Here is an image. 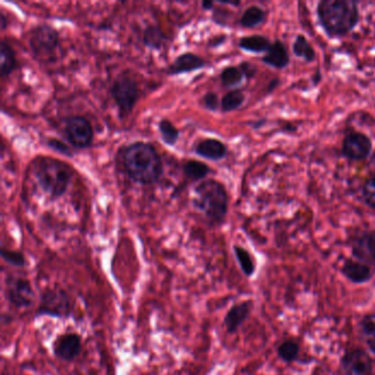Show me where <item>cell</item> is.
<instances>
[{
	"mask_svg": "<svg viewBox=\"0 0 375 375\" xmlns=\"http://www.w3.org/2000/svg\"><path fill=\"white\" fill-rule=\"evenodd\" d=\"M124 162L130 179L140 184L155 183L163 173V165L157 150L143 142L130 144L124 151Z\"/></svg>",
	"mask_w": 375,
	"mask_h": 375,
	"instance_id": "1",
	"label": "cell"
},
{
	"mask_svg": "<svg viewBox=\"0 0 375 375\" xmlns=\"http://www.w3.org/2000/svg\"><path fill=\"white\" fill-rule=\"evenodd\" d=\"M319 21L329 37H343L359 23V8L350 0H323L317 8Z\"/></svg>",
	"mask_w": 375,
	"mask_h": 375,
	"instance_id": "2",
	"label": "cell"
},
{
	"mask_svg": "<svg viewBox=\"0 0 375 375\" xmlns=\"http://www.w3.org/2000/svg\"><path fill=\"white\" fill-rule=\"evenodd\" d=\"M193 204L197 209L203 211L209 220L215 224H220L228 211L226 189L215 179L201 181L194 189Z\"/></svg>",
	"mask_w": 375,
	"mask_h": 375,
	"instance_id": "3",
	"label": "cell"
},
{
	"mask_svg": "<svg viewBox=\"0 0 375 375\" xmlns=\"http://www.w3.org/2000/svg\"><path fill=\"white\" fill-rule=\"evenodd\" d=\"M35 174L41 189L52 198L62 196L72 179L71 167L66 163L49 157L35 161Z\"/></svg>",
	"mask_w": 375,
	"mask_h": 375,
	"instance_id": "4",
	"label": "cell"
},
{
	"mask_svg": "<svg viewBox=\"0 0 375 375\" xmlns=\"http://www.w3.org/2000/svg\"><path fill=\"white\" fill-rule=\"evenodd\" d=\"M72 298L60 287L47 288L43 292L39 305V314L53 316V317H67L72 313Z\"/></svg>",
	"mask_w": 375,
	"mask_h": 375,
	"instance_id": "5",
	"label": "cell"
},
{
	"mask_svg": "<svg viewBox=\"0 0 375 375\" xmlns=\"http://www.w3.org/2000/svg\"><path fill=\"white\" fill-rule=\"evenodd\" d=\"M112 95L121 112H130L139 100V86L133 78L121 75L112 84Z\"/></svg>",
	"mask_w": 375,
	"mask_h": 375,
	"instance_id": "6",
	"label": "cell"
},
{
	"mask_svg": "<svg viewBox=\"0 0 375 375\" xmlns=\"http://www.w3.org/2000/svg\"><path fill=\"white\" fill-rule=\"evenodd\" d=\"M6 296L18 309L30 307L35 303V293L30 281L20 276L6 278Z\"/></svg>",
	"mask_w": 375,
	"mask_h": 375,
	"instance_id": "7",
	"label": "cell"
},
{
	"mask_svg": "<svg viewBox=\"0 0 375 375\" xmlns=\"http://www.w3.org/2000/svg\"><path fill=\"white\" fill-rule=\"evenodd\" d=\"M65 136L73 147L84 149L92 143L94 131L86 118L74 116L67 118L65 122Z\"/></svg>",
	"mask_w": 375,
	"mask_h": 375,
	"instance_id": "8",
	"label": "cell"
},
{
	"mask_svg": "<svg viewBox=\"0 0 375 375\" xmlns=\"http://www.w3.org/2000/svg\"><path fill=\"white\" fill-rule=\"evenodd\" d=\"M345 375H373V361L367 351L353 349L347 351L340 361Z\"/></svg>",
	"mask_w": 375,
	"mask_h": 375,
	"instance_id": "9",
	"label": "cell"
},
{
	"mask_svg": "<svg viewBox=\"0 0 375 375\" xmlns=\"http://www.w3.org/2000/svg\"><path fill=\"white\" fill-rule=\"evenodd\" d=\"M59 45V33L50 25H39L30 37V47L37 56L51 55Z\"/></svg>",
	"mask_w": 375,
	"mask_h": 375,
	"instance_id": "10",
	"label": "cell"
},
{
	"mask_svg": "<svg viewBox=\"0 0 375 375\" xmlns=\"http://www.w3.org/2000/svg\"><path fill=\"white\" fill-rule=\"evenodd\" d=\"M353 258L375 270V232H363L355 234L350 242Z\"/></svg>",
	"mask_w": 375,
	"mask_h": 375,
	"instance_id": "11",
	"label": "cell"
},
{
	"mask_svg": "<svg viewBox=\"0 0 375 375\" xmlns=\"http://www.w3.org/2000/svg\"><path fill=\"white\" fill-rule=\"evenodd\" d=\"M372 143L364 134L351 132L343 140V153L352 161H362L370 155Z\"/></svg>",
	"mask_w": 375,
	"mask_h": 375,
	"instance_id": "12",
	"label": "cell"
},
{
	"mask_svg": "<svg viewBox=\"0 0 375 375\" xmlns=\"http://www.w3.org/2000/svg\"><path fill=\"white\" fill-rule=\"evenodd\" d=\"M82 337L78 333H67L57 337L53 345V351L57 358L71 362L82 352Z\"/></svg>",
	"mask_w": 375,
	"mask_h": 375,
	"instance_id": "13",
	"label": "cell"
},
{
	"mask_svg": "<svg viewBox=\"0 0 375 375\" xmlns=\"http://www.w3.org/2000/svg\"><path fill=\"white\" fill-rule=\"evenodd\" d=\"M341 273L353 284H364L372 280L374 268L355 258H347L341 266Z\"/></svg>",
	"mask_w": 375,
	"mask_h": 375,
	"instance_id": "14",
	"label": "cell"
},
{
	"mask_svg": "<svg viewBox=\"0 0 375 375\" xmlns=\"http://www.w3.org/2000/svg\"><path fill=\"white\" fill-rule=\"evenodd\" d=\"M254 303L251 301L240 302L232 306L225 316L224 323L227 333H234L244 325L251 315Z\"/></svg>",
	"mask_w": 375,
	"mask_h": 375,
	"instance_id": "15",
	"label": "cell"
},
{
	"mask_svg": "<svg viewBox=\"0 0 375 375\" xmlns=\"http://www.w3.org/2000/svg\"><path fill=\"white\" fill-rule=\"evenodd\" d=\"M206 65L204 59H201L194 53H183L175 59L174 62L167 67V73L169 75L183 74V73L193 72L199 70Z\"/></svg>",
	"mask_w": 375,
	"mask_h": 375,
	"instance_id": "16",
	"label": "cell"
},
{
	"mask_svg": "<svg viewBox=\"0 0 375 375\" xmlns=\"http://www.w3.org/2000/svg\"><path fill=\"white\" fill-rule=\"evenodd\" d=\"M195 152L199 157L213 160V161H219L226 157L227 147L219 140L205 139L197 144Z\"/></svg>",
	"mask_w": 375,
	"mask_h": 375,
	"instance_id": "17",
	"label": "cell"
},
{
	"mask_svg": "<svg viewBox=\"0 0 375 375\" xmlns=\"http://www.w3.org/2000/svg\"><path fill=\"white\" fill-rule=\"evenodd\" d=\"M262 61L266 64L275 67V69H284L290 63V54H288L285 45L281 41H275L273 44H271Z\"/></svg>",
	"mask_w": 375,
	"mask_h": 375,
	"instance_id": "18",
	"label": "cell"
},
{
	"mask_svg": "<svg viewBox=\"0 0 375 375\" xmlns=\"http://www.w3.org/2000/svg\"><path fill=\"white\" fill-rule=\"evenodd\" d=\"M358 333L361 340L375 352V313L363 316L359 321Z\"/></svg>",
	"mask_w": 375,
	"mask_h": 375,
	"instance_id": "19",
	"label": "cell"
},
{
	"mask_svg": "<svg viewBox=\"0 0 375 375\" xmlns=\"http://www.w3.org/2000/svg\"><path fill=\"white\" fill-rule=\"evenodd\" d=\"M16 67H17V60H16L15 51L13 50L11 44L3 41L0 45V73H1V76L6 78L8 75H11Z\"/></svg>",
	"mask_w": 375,
	"mask_h": 375,
	"instance_id": "20",
	"label": "cell"
},
{
	"mask_svg": "<svg viewBox=\"0 0 375 375\" xmlns=\"http://www.w3.org/2000/svg\"><path fill=\"white\" fill-rule=\"evenodd\" d=\"M301 353V345L294 339H285L278 347V358L283 362L293 363L297 360Z\"/></svg>",
	"mask_w": 375,
	"mask_h": 375,
	"instance_id": "21",
	"label": "cell"
},
{
	"mask_svg": "<svg viewBox=\"0 0 375 375\" xmlns=\"http://www.w3.org/2000/svg\"><path fill=\"white\" fill-rule=\"evenodd\" d=\"M239 47L249 52L261 53L268 52V49L271 47V43L262 35H252V37H242Z\"/></svg>",
	"mask_w": 375,
	"mask_h": 375,
	"instance_id": "22",
	"label": "cell"
},
{
	"mask_svg": "<svg viewBox=\"0 0 375 375\" xmlns=\"http://www.w3.org/2000/svg\"><path fill=\"white\" fill-rule=\"evenodd\" d=\"M234 256H236L237 261H238L242 271L244 272V275L250 276L254 275L256 273V262H254V258L251 254H249L248 250L242 248L240 246H234Z\"/></svg>",
	"mask_w": 375,
	"mask_h": 375,
	"instance_id": "23",
	"label": "cell"
},
{
	"mask_svg": "<svg viewBox=\"0 0 375 375\" xmlns=\"http://www.w3.org/2000/svg\"><path fill=\"white\" fill-rule=\"evenodd\" d=\"M266 11L262 8L252 6L244 11L240 19V25L244 28H256L266 21Z\"/></svg>",
	"mask_w": 375,
	"mask_h": 375,
	"instance_id": "24",
	"label": "cell"
},
{
	"mask_svg": "<svg viewBox=\"0 0 375 375\" xmlns=\"http://www.w3.org/2000/svg\"><path fill=\"white\" fill-rule=\"evenodd\" d=\"M165 40L167 35L162 32L161 29L157 25H149L144 31L143 42L150 49L159 50Z\"/></svg>",
	"mask_w": 375,
	"mask_h": 375,
	"instance_id": "25",
	"label": "cell"
},
{
	"mask_svg": "<svg viewBox=\"0 0 375 375\" xmlns=\"http://www.w3.org/2000/svg\"><path fill=\"white\" fill-rule=\"evenodd\" d=\"M293 51L296 56L302 57L307 62H313L316 59L315 50L311 43L304 35H298L293 45Z\"/></svg>",
	"mask_w": 375,
	"mask_h": 375,
	"instance_id": "26",
	"label": "cell"
},
{
	"mask_svg": "<svg viewBox=\"0 0 375 375\" xmlns=\"http://www.w3.org/2000/svg\"><path fill=\"white\" fill-rule=\"evenodd\" d=\"M183 169H184L185 175L194 181L205 179L210 173L208 165L199 161H187Z\"/></svg>",
	"mask_w": 375,
	"mask_h": 375,
	"instance_id": "27",
	"label": "cell"
},
{
	"mask_svg": "<svg viewBox=\"0 0 375 375\" xmlns=\"http://www.w3.org/2000/svg\"><path fill=\"white\" fill-rule=\"evenodd\" d=\"M244 100L246 97L242 90H232L227 93L221 100V109L226 112H234L244 104Z\"/></svg>",
	"mask_w": 375,
	"mask_h": 375,
	"instance_id": "28",
	"label": "cell"
},
{
	"mask_svg": "<svg viewBox=\"0 0 375 375\" xmlns=\"http://www.w3.org/2000/svg\"><path fill=\"white\" fill-rule=\"evenodd\" d=\"M244 73L239 67L229 66L221 72L220 80L224 86L230 88L238 86L244 80Z\"/></svg>",
	"mask_w": 375,
	"mask_h": 375,
	"instance_id": "29",
	"label": "cell"
},
{
	"mask_svg": "<svg viewBox=\"0 0 375 375\" xmlns=\"http://www.w3.org/2000/svg\"><path fill=\"white\" fill-rule=\"evenodd\" d=\"M162 139L167 145H174L179 138V131L169 120L163 119L159 124Z\"/></svg>",
	"mask_w": 375,
	"mask_h": 375,
	"instance_id": "30",
	"label": "cell"
},
{
	"mask_svg": "<svg viewBox=\"0 0 375 375\" xmlns=\"http://www.w3.org/2000/svg\"><path fill=\"white\" fill-rule=\"evenodd\" d=\"M1 258H4V261L16 268H23L27 263L25 256L20 251L9 250V249H1Z\"/></svg>",
	"mask_w": 375,
	"mask_h": 375,
	"instance_id": "31",
	"label": "cell"
},
{
	"mask_svg": "<svg viewBox=\"0 0 375 375\" xmlns=\"http://www.w3.org/2000/svg\"><path fill=\"white\" fill-rule=\"evenodd\" d=\"M363 197L367 204L375 209V177L369 179L363 185Z\"/></svg>",
	"mask_w": 375,
	"mask_h": 375,
	"instance_id": "32",
	"label": "cell"
},
{
	"mask_svg": "<svg viewBox=\"0 0 375 375\" xmlns=\"http://www.w3.org/2000/svg\"><path fill=\"white\" fill-rule=\"evenodd\" d=\"M201 105H203V107L206 108V109L215 112V110L218 109V96H217L215 93H207V94H205L204 96H203V98H201Z\"/></svg>",
	"mask_w": 375,
	"mask_h": 375,
	"instance_id": "33",
	"label": "cell"
},
{
	"mask_svg": "<svg viewBox=\"0 0 375 375\" xmlns=\"http://www.w3.org/2000/svg\"><path fill=\"white\" fill-rule=\"evenodd\" d=\"M47 145L54 151L59 152L61 155H66V157H72L73 153L71 152L70 148L67 147L64 142L60 141L56 139H49L47 141Z\"/></svg>",
	"mask_w": 375,
	"mask_h": 375,
	"instance_id": "34",
	"label": "cell"
},
{
	"mask_svg": "<svg viewBox=\"0 0 375 375\" xmlns=\"http://www.w3.org/2000/svg\"><path fill=\"white\" fill-rule=\"evenodd\" d=\"M240 70L242 71L244 75L249 76V78L256 73V69L250 63H244V64H242V69Z\"/></svg>",
	"mask_w": 375,
	"mask_h": 375,
	"instance_id": "35",
	"label": "cell"
},
{
	"mask_svg": "<svg viewBox=\"0 0 375 375\" xmlns=\"http://www.w3.org/2000/svg\"><path fill=\"white\" fill-rule=\"evenodd\" d=\"M201 7H203V9H205V11H211V9L214 8V3L210 1V0H205V1L201 3Z\"/></svg>",
	"mask_w": 375,
	"mask_h": 375,
	"instance_id": "36",
	"label": "cell"
},
{
	"mask_svg": "<svg viewBox=\"0 0 375 375\" xmlns=\"http://www.w3.org/2000/svg\"><path fill=\"white\" fill-rule=\"evenodd\" d=\"M225 37H217V39H215V40L211 41L210 45L211 47H216V45H219V43H221V41H224Z\"/></svg>",
	"mask_w": 375,
	"mask_h": 375,
	"instance_id": "37",
	"label": "cell"
},
{
	"mask_svg": "<svg viewBox=\"0 0 375 375\" xmlns=\"http://www.w3.org/2000/svg\"><path fill=\"white\" fill-rule=\"evenodd\" d=\"M0 20H1V28H3V29H6V27H7V23H6V17L4 13H0Z\"/></svg>",
	"mask_w": 375,
	"mask_h": 375,
	"instance_id": "38",
	"label": "cell"
}]
</instances>
